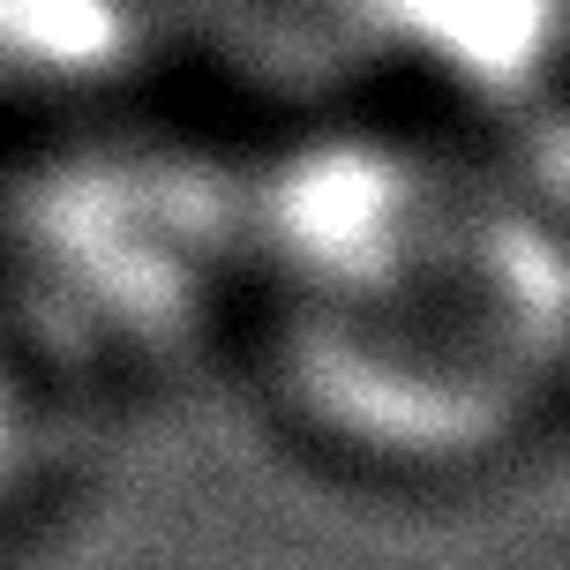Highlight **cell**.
Masks as SVG:
<instances>
[{"mask_svg":"<svg viewBox=\"0 0 570 570\" xmlns=\"http://www.w3.org/2000/svg\"><path fill=\"white\" fill-rule=\"evenodd\" d=\"M563 361V263L481 203H399L301 271L278 323L293 413L368 465L443 473L518 443Z\"/></svg>","mask_w":570,"mask_h":570,"instance_id":"6da1fadb","label":"cell"}]
</instances>
